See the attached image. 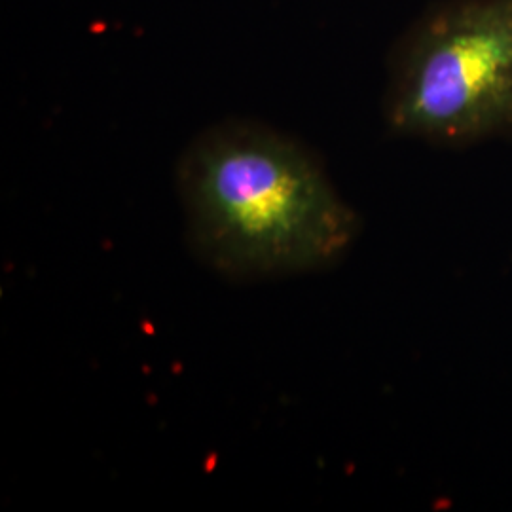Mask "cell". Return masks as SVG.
Here are the masks:
<instances>
[{
  "label": "cell",
  "mask_w": 512,
  "mask_h": 512,
  "mask_svg": "<svg viewBox=\"0 0 512 512\" xmlns=\"http://www.w3.org/2000/svg\"><path fill=\"white\" fill-rule=\"evenodd\" d=\"M186 232L203 262L236 281L338 264L361 219L302 141L256 120L203 129L177 164Z\"/></svg>",
  "instance_id": "cell-1"
},
{
  "label": "cell",
  "mask_w": 512,
  "mask_h": 512,
  "mask_svg": "<svg viewBox=\"0 0 512 512\" xmlns=\"http://www.w3.org/2000/svg\"><path fill=\"white\" fill-rule=\"evenodd\" d=\"M384 116L395 135L471 147L512 135V0H442L389 57Z\"/></svg>",
  "instance_id": "cell-2"
}]
</instances>
